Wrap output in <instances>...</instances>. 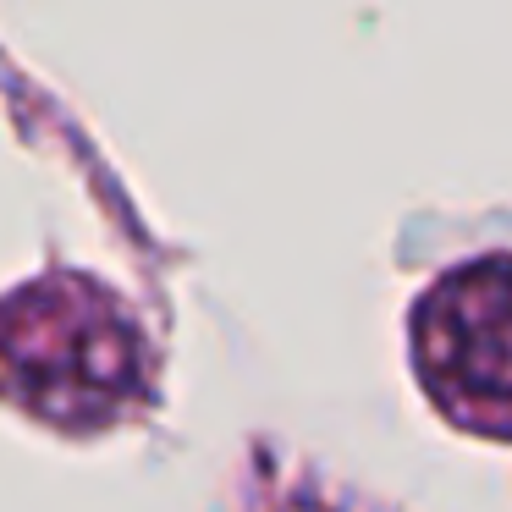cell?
Instances as JSON below:
<instances>
[{
	"mask_svg": "<svg viewBox=\"0 0 512 512\" xmlns=\"http://www.w3.org/2000/svg\"><path fill=\"white\" fill-rule=\"evenodd\" d=\"M419 380L452 419L512 435V259H479L435 281L413 320Z\"/></svg>",
	"mask_w": 512,
	"mask_h": 512,
	"instance_id": "7a4b0ae2",
	"label": "cell"
},
{
	"mask_svg": "<svg viewBox=\"0 0 512 512\" xmlns=\"http://www.w3.org/2000/svg\"><path fill=\"white\" fill-rule=\"evenodd\" d=\"M0 364L39 413L61 424H94L138 391L144 347L111 298L78 276H56L0 309Z\"/></svg>",
	"mask_w": 512,
	"mask_h": 512,
	"instance_id": "6da1fadb",
	"label": "cell"
}]
</instances>
